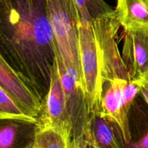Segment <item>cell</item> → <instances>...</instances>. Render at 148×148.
<instances>
[{
	"mask_svg": "<svg viewBox=\"0 0 148 148\" xmlns=\"http://www.w3.org/2000/svg\"><path fill=\"white\" fill-rule=\"evenodd\" d=\"M56 40L46 0H0L1 55L44 100Z\"/></svg>",
	"mask_w": 148,
	"mask_h": 148,
	"instance_id": "6da1fadb",
	"label": "cell"
},
{
	"mask_svg": "<svg viewBox=\"0 0 148 148\" xmlns=\"http://www.w3.org/2000/svg\"><path fill=\"white\" fill-rule=\"evenodd\" d=\"M46 3L56 45L65 66L81 82L79 16L75 0H46Z\"/></svg>",
	"mask_w": 148,
	"mask_h": 148,
	"instance_id": "7a4b0ae2",
	"label": "cell"
},
{
	"mask_svg": "<svg viewBox=\"0 0 148 148\" xmlns=\"http://www.w3.org/2000/svg\"><path fill=\"white\" fill-rule=\"evenodd\" d=\"M79 51L81 87L92 116L99 112L102 93L101 58L92 25L79 24Z\"/></svg>",
	"mask_w": 148,
	"mask_h": 148,
	"instance_id": "3957f363",
	"label": "cell"
},
{
	"mask_svg": "<svg viewBox=\"0 0 148 148\" xmlns=\"http://www.w3.org/2000/svg\"><path fill=\"white\" fill-rule=\"evenodd\" d=\"M55 60L65 93L68 114L72 124L73 136L82 130L85 123L92 116L88 113L86 101L81 87L80 79L69 73L65 66L64 60L58 49L56 43L54 46Z\"/></svg>",
	"mask_w": 148,
	"mask_h": 148,
	"instance_id": "277c9868",
	"label": "cell"
},
{
	"mask_svg": "<svg viewBox=\"0 0 148 148\" xmlns=\"http://www.w3.org/2000/svg\"><path fill=\"white\" fill-rule=\"evenodd\" d=\"M0 87L29 114L39 119L43 111L44 100L1 54Z\"/></svg>",
	"mask_w": 148,
	"mask_h": 148,
	"instance_id": "5b68a950",
	"label": "cell"
},
{
	"mask_svg": "<svg viewBox=\"0 0 148 148\" xmlns=\"http://www.w3.org/2000/svg\"><path fill=\"white\" fill-rule=\"evenodd\" d=\"M39 121V125L56 127L69 132L73 137V130L68 114L64 90L56 60L52 66L50 86L44 98L43 108Z\"/></svg>",
	"mask_w": 148,
	"mask_h": 148,
	"instance_id": "8992f818",
	"label": "cell"
},
{
	"mask_svg": "<svg viewBox=\"0 0 148 148\" xmlns=\"http://www.w3.org/2000/svg\"><path fill=\"white\" fill-rule=\"evenodd\" d=\"M122 59L133 79L148 71V32L124 31Z\"/></svg>",
	"mask_w": 148,
	"mask_h": 148,
	"instance_id": "52a82bcc",
	"label": "cell"
},
{
	"mask_svg": "<svg viewBox=\"0 0 148 148\" xmlns=\"http://www.w3.org/2000/svg\"><path fill=\"white\" fill-rule=\"evenodd\" d=\"M115 12L124 31L148 32V0H117Z\"/></svg>",
	"mask_w": 148,
	"mask_h": 148,
	"instance_id": "ba28073f",
	"label": "cell"
},
{
	"mask_svg": "<svg viewBox=\"0 0 148 148\" xmlns=\"http://www.w3.org/2000/svg\"><path fill=\"white\" fill-rule=\"evenodd\" d=\"M0 148H29L33 145L38 125L1 120Z\"/></svg>",
	"mask_w": 148,
	"mask_h": 148,
	"instance_id": "9c48e42d",
	"label": "cell"
},
{
	"mask_svg": "<svg viewBox=\"0 0 148 148\" xmlns=\"http://www.w3.org/2000/svg\"><path fill=\"white\" fill-rule=\"evenodd\" d=\"M92 132L98 148H124L116 124L99 114L92 115Z\"/></svg>",
	"mask_w": 148,
	"mask_h": 148,
	"instance_id": "30bf717a",
	"label": "cell"
},
{
	"mask_svg": "<svg viewBox=\"0 0 148 148\" xmlns=\"http://www.w3.org/2000/svg\"><path fill=\"white\" fill-rule=\"evenodd\" d=\"M72 135L53 127L38 125L35 135L33 148H69Z\"/></svg>",
	"mask_w": 148,
	"mask_h": 148,
	"instance_id": "8fae6325",
	"label": "cell"
},
{
	"mask_svg": "<svg viewBox=\"0 0 148 148\" xmlns=\"http://www.w3.org/2000/svg\"><path fill=\"white\" fill-rule=\"evenodd\" d=\"M0 119L39 125V119L29 114L0 87Z\"/></svg>",
	"mask_w": 148,
	"mask_h": 148,
	"instance_id": "7c38bea8",
	"label": "cell"
},
{
	"mask_svg": "<svg viewBox=\"0 0 148 148\" xmlns=\"http://www.w3.org/2000/svg\"><path fill=\"white\" fill-rule=\"evenodd\" d=\"M79 16V23L92 25V20L115 12L104 0H75Z\"/></svg>",
	"mask_w": 148,
	"mask_h": 148,
	"instance_id": "4fadbf2b",
	"label": "cell"
},
{
	"mask_svg": "<svg viewBox=\"0 0 148 148\" xmlns=\"http://www.w3.org/2000/svg\"><path fill=\"white\" fill-rule=\"evenodd\" d=\"M131 140L124 148H148V121H145L136 127L130 130Z\"/></svg>",
	"mask_w": 148,
	"mask_h": 148,
	"instance_id": "5bb4252c",
	"label": "cell"
},
{
	"mask_svg": "<svg viewBox=\"0 0 148 148\" xmlns=\"http://www.w3.org/2000/svg\"><path fill=\"white\" fill-rule=\"evenodd\" d=\"M73 137L77 143L78 148H98L92 132V116L85 123L79 134Z\"/></svg>",
	"mask_w": 148,
	"mask_h": 148,
	"instance_id": "9a60e30c",
	"label": "cell"
},
{
	"mask_svg": "<svg viewBox=\"0 0 148 148\" xmlns=\"http://www.w3.org/2000/svg\"><path fill=\"white\" fill-rule=\"evenodd\" d=\"M135 79L137 81L140 86V93L148 106V71Z\"/></svg>",
	"mask_w": 148,
	"mask_h": 148,
	"instance_id": "2e32d148",
	"label": "cell"
},
{
	"mask_svg": "<svg viewBox=\"0 0 148 148\" xmlns=\"http://www.w3.org/2000/svg\"><path fill=\"white\" fill-rule=\"evenodd\" d=\"M29 148H33V146H31V147H29Z\"/></svg>",
	"mask_w": 148,
	"mask_h": 148,
	"instance_id": "e0dca14e",
	"label": "cell"
}]
</instances>
